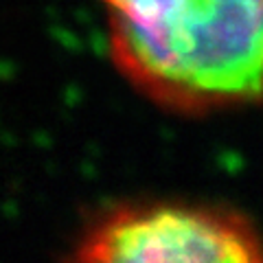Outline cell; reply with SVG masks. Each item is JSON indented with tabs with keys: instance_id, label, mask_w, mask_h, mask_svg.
Here are the masks:
<instances>
[{
	"instance_id": "7a4b0ae2",
	"label": "cell",
	"mask_w": 263,
	"mask_h": 263,
	"mask_svg": "<svg viewBox=\"0 0 263 263\" xmlns=\"http://www.w3.org/2000/svg\"><path fill=\"white\" fill-rule=\"evenodd\" d=\"M77 261H263L259 230L235 211L189 202H134L81 233Z\"/></svg>"
},
{
	"instance_id": "6da1fadb",
	"label": "cell",
	"mask_w": 263,
	"mask_h": 263,
	"mask_svg": "<svg viewBox=\"0 0 263 263\" xmlns=\"http://www.w3.org/2000/svg\"><path fill=\"white\" fill-rule=\"evenodd\" d=\"M117 70L160 108L263 99V0H99Z\"/></svg>"
}]
</instances>
